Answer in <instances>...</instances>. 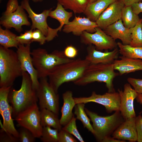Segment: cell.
<instances>
[{
  "label": "cell",
  "mask_w": 142,
  "mask_h": 142,
  "mask_svg": "<svg viewBox=\"0 0 142 142\" xmlns=\"http://www.w3.org/2000/svg\"><path fill=\"white\" fill-rule=\"evenodd\" d=\"M119 53L123 56L133 59H142V47H134L129 44L117 43Z\"/></svg>",
  "instance_id": "29"
},
{
  "label": "cell",
  "mask_w": 142,
  "mask_h": 142,
  "mask_svg": "<svg viewBox=\"0 0 142 142\" xmlns=\"http://www.w3.org/2000/svg\"><path fill=\"white\" fill-rule=\"evenodd\" d=\"M32 1L34 2H41L43 0H32Z\"/></svg>",
  "instance_id": "48"
},
{
  "label": "cell",
  "mask_w": 142,
  "mask_h": 142,
  "mask_svg": "<svg viewBox=\"0 0 142 142\" xmlns=\"http://www.w3.org/2000/svg\"><path fill=\"white\" fill-rule=\"evenodd\" d=\"M104 30L115 40L118 39L124 44H130L131 41L130 29L124 26L121 19L108 26Z\"/></svg>",
  "instance_id": "20"
},
{
  "label": "cell",
  "mask_w": 142,
  "mask_h": 142,
  "mask_svg": "<svg viewBox=\"0 0 142 142\" xmlns=\"http://www.w3.org/2000/svg\"><path fill=\"white\" fill-rule=\"evenodd\" d=\"M21 5L27 12L29 17L31 20V29H39L46 37L49 27L47 23V19L52 8L44 10L41 13L38 14L35 13L31 9L29 0H22Z\"/></svg>",
  "instance_id": "15"
},
{
  "label": "cell",
  "mask_w": 142,
  "mask_h": 142,
  "mask_svg": "<svg viewBox=\"0 0 142 142\" xmlns=\"http://www.w3.org/2000/svg\"><path fill=\"white\" fill-rule=\"evenodd\" d=\"M13 110L12 106L0 113L3 118V124L1 131L7 132L18 138L19 133L15 128L12 118Z\"/></svg>",
  "instance_id": "25"
},
{
  "label": "cell",
  "mask_w": 142,
  "mask_h": 142,
  "mask_svg": "<svg viewBox=\"0 0 142 142\" xmlns=\"http://www.w3.org/2000/svg\"><path fill=\"white\" fill-rule=\"evenodd\" d=\"M19 141L18 139L9 133L0 130V142H17Z\"/></svg>",
  "instance_id": "41"
},
{
  "label": "cell",
  "mask_w": 142,
  "mask_h": 142,
  "mask_svg": "<svg viewBox=\"0 0 142 142\" xmlns=\"http://www.w3.org/2000/svg\"><path fill=\"white\" fill-rule=\"evenodd\" d=\"M118 74L114 71L113 63L90 64L82 76L74 81L78 85H85L95 82L105 83L108 92H115L113 82Z\"/></svg>",
  "instance_id": "4"
},
{
  "label": "cell",
  "mask_w": 142,
  "mask_h": 142,
  "mask_svg": "<svg viewBox=\"0 0 142 142\" xmlns=\"http://www.w3.org/2000/svg\"><path fill=\"white\" fill-rule=\"evenodd\" d=\"M17 36L8 29H3L0 28V44L7 48L14 47L17 48L20 44L17 40Z\"/></svg>",
  "instance_id": "28"
},
{
  "label": "cell",
  "mask_w": 142,
  "mask_h": 142,
  "mask_svg": "<svg viewBox=\"0 0 142 142\" xmlns=\"http://www.w3.org/2000/svg\"><path fill=\"white\" fill-rule=\"evenodd\" d=\"M76 119L74 115L70 121L62 128L73 135L80 142H84L83 139L77 129L76 122Z\"/></svg>",
  "instance_id": "34"
},
{
  "label": "cell",
  "mask_w": 142,
  "mask_h": 142,
  "mask_svg": "<svg viewBox=\"0 0 142 142\" xmlns=\"http://www.w3.org/2000/svg\"><path fill=\"white\" fill-rule=\"evenodd\" d=\"M98 27L95 22L91 21L88 18L75 16L73 20L63 26V31L66 33L72 32L75 36H80L85 31L93 33Z\"/></svg>",
  "instance_id": "16"
},
{
  "label": "cell",
  "mask_w": 142,
  "mask_h": 142,
  "mask_svg": "<svg viewBox=\"0 0 142 142\" xmlns=\"http://www.w3.org/2000/svg\"><path fill=\"white\" fill-rule=\"evenodd\" d=\"M30 44H19L16 52L22 70L29 74L33 88L36 90L38 88L39 81L36 69L33 64L30 51Z\"/></svg>",
  "instance_id": "11"
},
{
  "label": "cell",
  "mask_w": 142,
  "mask_h": 142,
  "mask_svg": "<svg viewBox=\"0 0 142 142\" xmlns=\"http://www.w3.org/2000/svg\"><path fill=\"white\" fill-rule=\"evenodd\" d=\"M0 2H1V1H2V0H0Z\"/></svg>",
  "instance_id": "50"
},
{
  "label": "cell",
  "mask_w": 142,
  "mask_h": 142,
  "mask_svg": "<svg viewBox=\"0 0 142 142\" xmlns=\"http://www.w3.org/2000/svg\"><path fill=\"white\" fill-rule=\"evenodd\" d=\"M0 23L6 29L13 28L18 32L23 31L22 26L31 25L27 15L21 5L14 12L7 15L3 14L1 18Z\"/></svg>",
  "instance_id": "14"
},
{
  "label": "cell",
  "mask_w": 142,
  "mask_h": 142,
  "mask_svg": "<svg viewBox=\"0 0 142 142\" xmlns=\"http://www.w3.org/2000/svg\"><path fill=\"white\" fill-rule=\"evenodd\" d=\"M99 0H90L89 3H91L97 1Z\"/></svg>",
  "instance_id": "49"
},
{
  "label": "cell",
  "mask_w": 142,
  "mask_h": 142,
  "mask_svg": "<svg viewBox=\"0 0 142 142\" xmlns=\"http://www.w3.org/2000/svg\"><path fill=\"white\" fill-rule=\"evenodd\" d=\"M90 64L85 59L78 58L62 64L56 68L49 75V82L58 93L59 87L63 83L74 82L80 78Z\"/></svg>",
  "instance_id": "3"
},
{
  "label": "cell",
  "mask_w": 142,
  "mask_h": 142,
  "mask_svg": "<svg viewBox=\"0 0 142 142\" xmlns=\"http://www.w3.org/2000/svg\"><path fill=\"white\" fill-rule=\"evenodd\" d=\"M119 60L116 59L113 63L114 70L122 75L125 74L142 70V59L127 58L123 56Z\"/></svg>",
  "instance_id": "21"
},
{
  "label": "cell",
  "mask_w": 142,
  "mask_h": 142,
  "mask_svg": "<svg viewBox=\"0 0 142 142\" xmlns=\"http://www.w3.org/2000/svg\"><path fill=\"white\" fill-rule=\"evenodd\" d=\"M132 9L135 13L138 15L142 13V2H140L133 4L131 5Z\"/></svg>",
  "instance_id": "44"
},
{
  "label": "cell",
  "mask_w": 142,
  "mask_h": 142,
  "mask_svg": "<svg viewBox=\"0 0 142 142\" xmlns=\"http://www.w3.org/2000/svg\"><path fill=\"white\" fill-rule=\"evenodd\" d=\"M65 9H69L75 13H83L90 0H57Z\"/></svg>",
  "instance_id": "26"
},
{
  "label": "cell",
  "mask_w": 142,
  "mask_h": 142,
  "mask_svg": "<svg viewBox=\"0 0 142 142\" xmlns=\"http://www.w3.org/2000/svg\"><path fill=\"white\" fill-rule=\"evenodd\" d=\"M40 122L43 127H50L58 130L62 129L58 115L52 111L46 109L40 110Z\"/></svg>",
  "instance_id": "24"
},
{
  "label": "cell",
  "mask_w": 142,
  "mask_h": 142,
  "mask_svg": "<svg viewBox=\"0 0 142 142\" xmlns=\"http://www.w3.org/2000/svg\"><path fill=\"white\" fill-rule=\"evenodd\" d=\"M130 29L131 41L129 45L134 47H142V19Z\"/></svg>",
  "instance_id": "31"
},
{
  "label": "cell",
  "mask_w": 142,
  "mask_h": 142,
  "mask_svg": "<svg viewBox=\"0 0 142 142\" xmlns=\"http://www.w3.org/2000/svg\"><path fill=\"white\" fill-rule=\"evenodd\" d=\"M22 76L20 89L17 90L11 87L8 95L9 102L12 108V116L15 118L38 100L36 90L33 87L29 74L23 70Z\"/></svg>",
  "instance_id": "1"
},
{
  "label": "cell",
  "mask_w": 142,
  "mask_h": 142,
  "mask_svg": "<svg viewBox=\"0 0 142 142\" xmlns=\"http://www.w3.org/2000/svg\"><path fill=\"white\" fill-rule=\"evenodd\" d=\"M19 141L21 142H34L36 138L28 129L21 127L18 131Z\"/></svg>",
  "instance_id": "35"
},
{
  "label": "cell",
  "mask_w": 142,
  "mask_h": 142,
  "mask_svg": "<svg viewBox=\"0 0 142 142\" xmlns=\"http://www.w3.org/2000/svg\"><path fill=\"white\" fill-rule=\"evenodd\" d=\"M74 99L76 104L94 102L104 106L108 112L120 111V99L118 92H108L100 95L93 92L89 97L74 98Z\"/></svg>",
  "instance_id": "10"
},
{
  "label": "cell",
  "mask_w": 142,
  "mask_h": 142,
  "mask_svg": "<svg viewBox=\"0 0 142 142\" xmlns=\"http://www.w3.org/2000/svg\"><path fill=\"white\" fill-rule=\"evenodd\" d=\"M87 54L85 59L90 64L113 63L118 57L119 49L116 48L111 51L105 50L104 52L97 50L95 46L89 45L87 48Z\"/></svg>",
  "instance_id": "17"
},
{
  "label": "cell",
  "mask_w": 142,
  "mask_h": 142,
  "mask_svg": "<svg viewBox=\"0 0 142 142\" xmlns=\"http://www.w3.org/2000/svg\"><path fill=\"white\" fill-rule=\"evenodd\" d=\"M72 135L62 129L59 131L58 142H77Z\"/></svg>",
  "instance_id": "37"
},
{
  "label": "cell",
  "mask_w": 142,
  "mask_h": 142,
  "mask_svg": "<svg viewBox=\"0 0 142 142\" xmlns=\"http://www.w3.org/2000/svg\"></svg>",
  "instance_id": "51"
},
{
  "label": "cell",
  "mask_w": 142,
  "mask_h": 142,
  "mask_svg": "<svg viewBox=\"0 0 142 142\" xmlns=\"http://www.w3.org/2000/svg\"><path fill=\"white\" fill-rule=\"evenodd\" d=\"M85 104L83 103L76 104L74 106V113L76 116L77 119L82 122L84 128H87L93 134L94 131L90 123V120L85 111Z\"/></svg>",
  "instance_id": "30"
},
{
  "label": "cell",
  "mask_w": 142,
  "mask_h": 142,
  "mask_svg": "<svg viewBox=\"0 0 142 142\" xmlns=\"http://www.w3.org/2000/svg\"><path fill=\"white\" fill-rule=\"evenodd\" d=\"M36 90L40 109H46L58 115L59 97L48 81L47 77L40 79Z\"/></svg>",
  "instance_id": "7"
},
{
  "label": "cell",
  "mask_w": 142,
  "mask_h": 142,
  "mask_svg": "<svg viewBox=\"0 0 142 142\" xmlns=\"http://www.w3.org/2000/svg\"><path fill=\"white\" fill-rule=\"evenodd\" d=\"M19 6L17 0H9L7 4L6 10L3 14L7 15L14 12Z\"/></svg>",
  "instance_id": "40"
},
{
  "label": "cell",
  "mask_w": 142,
  "mask_h": 142,
  "mask_svg": "<svg viewBox=\"0 0 142 142\" xmlns=\"http://www.w3.org/2000/svg\"><path fill=\"white\" fill-rule=\"evenodd\" d=\"M125 6H131L134 3L142 2V0H121Z\"/></svg>",
  "instance_id": "45"
},
{
  "label": "cell",
  "mask_w": 142,
  "mask_h": 142,
  "mask_svg": "<svg viewBox=\"0 0 142 142\" xmlns=\"http://www.w3.org/2000/svg\"><path fill=\"white\" fill-rule=\"evenodd\" d=\"M33 30L31 29L26 31L23 33L17 36L16 39L20 44H30L33 42L32 34Z\"/></svg>",
  "instance_id": "36"
},
{
  "label": "cell",
  "mask_w": 142,
  "mask_h": 142,
  "mask_svg": "<svg viewBox=\"0 0 142 142\" xmlns=\"http://www.w3.org/2000/svg\"><path fill=\"white\" fill-rule=\"evenodd\" d=\"M140 19L134 12L131 6H125L122 11L121 19L125 27L128 29L133 27Z\"/></svg>",
  "instance_id": "27"
},
{
  "label": "cell",
  "mask_w": 142,
  "mask_h": 142,
  "mask_svg": "<svg viewBox=\"0 0 142 142\" xmlns=\"http://www.w3.org/2000/svg\"><path fill=\"white\" fill-rule=\"evenodd\" d=\"M102 142H124V140H120L113 138L108 136L106 137L103 140Z\"/></svg>",
  "instance_id": "46"
},
{
  "label": "cell",
  "mask_w": 142,
  "mask_h": 142,
  "mask_svg": "<svg viewBox=\"0 0 142 142\" xmlns=\"http://www.w3.org/2000/svg\"><path fill=\"white\" fill-rule=\"evenodd\" d=\"M136 117L125 119L114 131L113 138L121 140L131 142L137 141V135L136 127Z\"/></svg>",
  "instance_id": "18"
},
{
  "label": "cell",
  "mask_w": 142,
  "mask_h": 142,
  "mask_svg": "<svg viewBox=\"0 0 142 142\" xmlns=\"http://www.w3.org/2000/svg\"><path fill=\"white\" fill-rule=\"evenodd\" d=\"M63 51L65 56L71 59L75 58L78 53L77 49L71 45L67 46Z\"/></svg>",
  "instance_id": "43"
},
{
  "label": "cell",
  "mask_w": 142,
  "mask_h": 142,
  "mask_svg": "<svg viewBox=\"0 0 142 142\" xmlns=\"http://www.w3.org/2000/svg\"><path fill=\"white\" fill-rule=\"evenodd\" d=\"M136 127L138 142H142V116L141 115L136 118Z\"/></svg>",
  "instance_id": "42"
},
{
  "label": "cell",
  "mask_w": 142,
  "mask_h": 142,
  "mask_svg": "<svg viewBox=\"0 0 142 142\" xmlns=\"http://www.w3.org/2000/svg\"><path fill=\"white\" fill-rule=\"evenodd\" d=\"M15 120L21 127L29 130L36 138H40L43 127L40 122V111L36 103L19 113Z\"/></svg>",
  "instance_id": "8"
},
{
  "label": "cell",
  "mask_w": 142,
  "mask_h": 142,
  "mask_svg": "<svg viewBox=\"0 0 142 142\" xmlns=\"http://www.w3.org/2000/svg\"><path fill=\"white\" fill-rule=\"evenodd\" d=\"M85 111L92 122L94 131L93 134L97 140L102 142L123 122L122 116L120 111H117L112 115L101 116L97 113L85 108Z\"/></svg>",
  "instance_id": "6"
},
{
  "label": "cell",
  "mask_w": 142,
  "mask_h": 142,
  "mask_svg": "<svg viewBox=\"0 0 142 142\" xmlns=\"http://www.w3.org/2000/svg\"><path fill=\"white\" fill-rule=\"evenodd\" d=\"M125 5L121 0H116L101 14L95 22L98 27L104 30L108 26L121 19Z\"/></svg>",
  "instance_id": "12"
},
{
  "label": "cell",
  "mask_w": 142,
  "mask_h": 142,
  "mask_svg": "<svg viewBox=\"0 0 142 142\" xmlns=\"http://www.w3.org/2000/svg\"><path fill=\"white\" fill-rule=\"evenodd\" d=\"M116 0H99L87 6L83 13L91 21L95 22L101 14Z\"/></svg>",
  "instance_id": "23"
},
{
  "label": "cell",
  "mask_w": 142,
  "mask_h": 142,
  "mask_svg": "<svg viewBox=\"0 0 142 142\" xmlns=\"http://www.w3.org/2000/svg\"><path fill=\"white\" fill-rule=\"evenodd\" d=\"M118 90L120 99V111L123 118L125 119L136 117L133 103L138 93L127 83L124 85L123 91L119 89Z\"/></svg>",
  "instance_id": "13"
},
{
  "label": "cell",
  "mask_w": 142,
  "mask_h": 142,
  "mask_svg": "<svg viewBox=\"0 0 142 142\" xmlns=\"http://www.w3.org/2000/svg\"><path fill=\"white\" fill-rule=\"evenodd\" d=\"M59 131L49 126L43 127L41 140L43 142H58Z\"/></svg>",
  "instance_id": "32"
},
{
  "label": "cell",
  "mask_w": 142,
  "mask_h": 142,
  "mask_svg": "<svg viewBox=\"0 0 142 142\" xmlns=\"http://www.w3.org/2000/svg\"><path fill=\"white\" fill-rule=\"evenodd\" d=\"M32 38L33 42H38L41 45L44 44L47 41L46 37L38 29L33 31Z\"/></svg>",
  "instance_id": "38"
},
{
  "label": "cell",
  "mask_w": 142,
  "mask_h": 142,
  "mask_svg": "<svg viewBox=\"0 0 142 142\" xmlns=\"http://www.w3.org/2000/svg\"><path fill=\"white\" fill-rule=\"evenodd\" d=\"M12 86L3 87L0 88V113L9 108L8 97Z\"/></svg>",
  "instance_id": "33"
},
{
  "label": "cell",
  "mask_w": 142,
  "mask_h": 142,
  "mask_svg": "<svg viewBox=\"0 0 142 142\" xmlns=\"http://www.w3.org/2000/svg\"><path fill=\"white\" fill-rule=\"evenodd\" d=\"M31 55L38 79L47 77L58 66L73 59L65 56L64 51L55 50L48 53L45 49L41 48L33 50Z\"/></svg>",
  "instance_id": "2"
},
{
  "label": "cell",
  "mask_w": 142,
  "mask_h": 142,
  "mask_svg": "<svg viewBox=\"0 0 142 142\" xmlns=\"http://www.w3.org/2000/svg\"><path fill=\"white\" fill-rule=\"evenodd\" d=\"M127 80L138 94H142V79L129 77Z\"/></svg>",
  "instance_id": "39"
},
{
  "label": "cell",
  "mask_w": 142,
  "mask_h": 142,
  "mask_svg": "<svg viewBox=\"0 0 142 142\" xmlns=\"http://www.w3.org/2000/svg\"><path fill=\"white\" fill-rule=\"evenodd\" d=\"M65 9L62 5L58 3L56 8L50 12L49 16L58 20L60 23V25L56 29L49 27L47 36L48 41H51L58 36V31H61L62 27L68 24L69 22V19L72 16V12H68Z\"/></svg>",
  "instance_id": "19"
},
{
  "label": "cell",
  "mask_w": 142,
  "mask_h": 142,
  "mask_svg": "<svg viewBox=\"0 0 142 142\" xmlns=\"http://www.w3.org/2000/svg\"><path fill=\"white\" fill-rule=\"evenodd\" d=\"M23 70L16 52L0 46V87L12 86Z\"/></svg>",
  "instance_id": "5"
},
{
  "label": "cell",
  "mask_w": 142,
  "mask_h": 142,
  "mask_svg": "<svg viewBox=\"0 0 142 142\" xmlns=\"http://www.w3.org/2000/svg\"><path fill=\"white\" fill-rule=\"evenodd\" d=\"M137 102L142 104V94H138L136 98Z\"/></svg>",
  "instance_id": "47"
},
{
  "label": "cell",
  "mask_w": 142,
  "mask_h": 142,
  "mask_svg": "<svg viewBox=\"0 0 142 142\" xmlns=\"http://www.w3.org/2000/svg\"><path fill=\"white\" fill-rule=\"evenodd\" d=\"M62 98L63 103L61 110V116L59 120L61 125L64 126L72 118L74 115L73 109L76 104L71 91L68 90L64 93Z\"/></svg>",
  "instance_id": "22"
},
{
  "label": "cell",
  "mask_w": 142,
  "mask_h": 142,
  "mask_svg": "<svg viewBox=\"0 0 142 142\" xmlns=\"http://www.w3.org/2000/svg\"><path fill=\"white\" fill-rule=\"evenodd\" d=\"M93 33L84 31L80 36L81 42L85 44H93L96 49L102 51L103 50H113L118 47L115 40L107 35L98 27Z\"/></svg>",
  "instance_id": "9"
}]
</instances>
